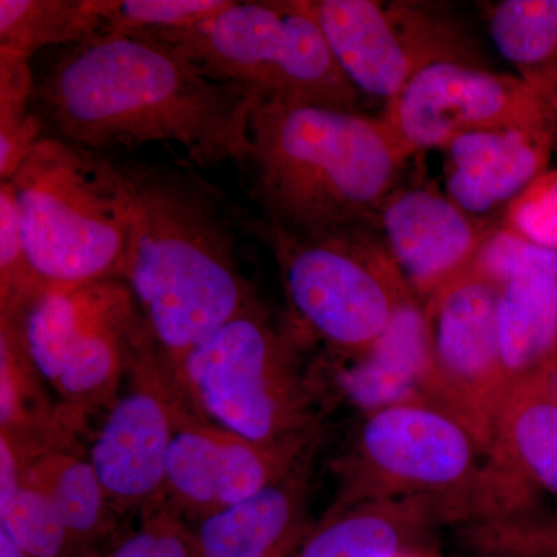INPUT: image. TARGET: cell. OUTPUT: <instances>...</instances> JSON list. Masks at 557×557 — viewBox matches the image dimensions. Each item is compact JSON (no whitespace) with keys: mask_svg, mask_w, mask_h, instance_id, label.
I'll return each mask as SVG.
<instances>
[{"mask_svg":"<svg viewBox=\"0 0 557 557\" xmlns=\"http://www.w3.org/2000/svg\"><path fill=\"white\" fill-rule=\"evenodd\" d=\"M139 33L174 47L209 78L247 87L263 101L358 110L361 94L300 0H231L199 24Z\"/></svg>","mask_w":557,"mask_h":557,"instance_id":"cell-7","label":"cell"},{"mask_svg":"<svg viewBox=\"0 0 557 557\" xmlns=\"http://www.w3.org/2000/svg\"><path fill=\"white\" fill-rule=\"evenodd\" d=\"M469 544L491 555L557 557V520L531 518L468 523Z\"/></svg>","mask_w":557,"mask_h":557,"instance_id":"cell-32","label":"cell"},{"mask_svg":"<svg viewBox=\"0 0 557 557\" xmlns=\"http://www.w3.org/2000/svg\"><path fill=\"white\" fill-rule=\"evenodd\" d=\"M440 522H450L448 508L428 496L332 507L293 557H397Z\"/></svg>","mask_w":557,"mask_h":557,"instance_id":"cell-20","label":"cell"},{"mask_svg":"<svg viewBox=\"0 0 557 557\" xmlns=\"http://www.w3.org/2000/svg\"><path fill=\"white\" fill-rule=\"evenodd\" d=\"M468 271L504 288L516 278L557 273V251L539 247L498 223L483 242Z\"/></svg>","mask_w":557,"mask_h":557,"instance_id":"cell-30","label":"cell"},{"mask_svg":"<svg viewBox=\"0 0 557 557\" xmlns=\"http://www.w3.org/2000/svg\"><path fill=\"white\" fill-rule=\"evenodd\" d=\"M102 35L95 0H0V51L32 60Z\"/></svg>","mask_w":557,"mask_h":557,"instance_id":"cell-25","label":"cell"},{"mask_svg":"<svg viewBox=\"0 0 557 557\" xmlns=\"http://www.w3.org/2000/svg\"><path fill=\"white\" fill-rule=\"evenodd\" d=\"M139 519V525L106 552V557H197L193 525L166 504Z\"/></svg>","mask_w":557,"mask_h":557,"instance_id":"cell-31","label":"cell"},{"mask_svg":"<svg viewBox=\"0 0 557 557\" xmlns=\"http://www.w3.org/2000/svg\"><path fill=\"white\" fill-rule=\"evenodd\" d=\"M486 24L516 76L557 110V0H502L487 7Z\"/></svg>","mask_w":557,"mask_h":557,"instance_id":"cell-24","label":"cell"},{"mask_svg":"<svg viewBox=\"0 0 557 557\" xmlns=\"http://www.w3.org/2000/svg\"><path fill=\"white\" fill-rule=\"evenodd\" d=\"M386 121L412 156L445 148L472 132L555 129L557 110L519 76L445 62L418 73L394 100Z\"/></svg>","mask_w":557,"mask_h":557,"instance_id":"cell-12","label":"cell"},{"mask_svg":"<svg viewBox=\"0 0 557 557\" xmlns=\"http://www.w3.org/2000/svg\"><path fill=\"white\" fill-rule=\"evenodd\" d=\"M336 394L364 413L408 401L443 408L424 306L409 299L383 336L354 364L335 370Z\"/></svg>","mask_w":557,"mask_h":557,"instance_id":"cell-19","label":"cell"},{"mask_svg":"<svg viewBox=\"0 0 557 557\" xmlns=\"http://www.w3.org/2000/svg\"><path fill=\"white\" fill-rule=\"evenodd\" d=\"M0 557H28L13 541L5 531L0 530Z\"/></svg>","mask_w":557,"mask_h":557,"instance_id":"cell-34","label":"cell"},{"mask_svg":"<svg viewBox=\"0 0 557 557\" xmlns=\"http://www.w3.org/2000/svg\"><path fill=\"white\" fill-rule=\"evenodd\" d=\"M359 94L388 102L435 64L480 65L468 32L442 7L409 0H300Z\"/></svg>","mask_w":557,"mask_h":557,"instance_id":"cell-10","label":"cell"},{"mask_svg":"<svg viewBox=\"0 0 557 557\" xmlns=\"http://www.w3.org/2000/svg\"><path fill=\"white\" fill-rule=\"evenodd\" d=\"M79 557H106V553L98 549V552L86 553V555Z\"/></svg>","mask_w":557,"mask_h":557,"instance_id":"cell-36","label":"cell"},{"mask_svg":"<svg viewBox=\"0 0 557 557\" xmlns=\"http://www.w3.org/2000/svg\"><path fill=\"white\" fill-rule=\"evenodd\" d=\"M296 341L258 302L193 348L172 376L203 420L259 445L307 442L318 438V392Z\"/></svg>","mask_w":557,"mask_h":557,"instance_id":"cell-5","label":"cell"},{"mask_svg":"<svg viewBox=\"0 0 557 557\" xmlns=\"http://www.w3.org/2000/svg\"><path fill=\"white\" fill-rule=\"evenodd\" d=\"M412 157L386 121L359 110L262 101L251 119V193L263 222L285 233L375 225Z\"/></svg>","mask_w":557,"mask_h":557,"instance_id":"cell-3","label":"cell"},{"mask_svg":"<svg viewBox=\"0 0 557 557\" xmlns=\"http://www.w3.org/2000/svg\"><path fill=\"white\" fill-rule=\"evenodd\" d=\"M555 129L472 132L443 148L446 194L468 214L491 219L544 172L556 148Z\"/></svg>","mask_w":557,"mask_h":557,"instance_id":"cell-17","label":"cell"},{"mask_svg":"<svg viewBox=\"0 0 557 557\" xmlns=\"http://www.w3.org/2000/svg\"><path fill=\"white\" fill-rule=\"evenodd\" d=\"M493 557H522V556H516V555H493Z\"/></svg>","mask_w":557,"mask_h":557,"instance_id":"cell-38","label":"cell"},{"mask_svg":"<svg viewBox=\"0 0 557 557\" xmlns=\"http://www.w3.org/2000/svg\"><path fill=\"white\" fill-rule=\"evenodd\" d=\"M552 383H553V386H555V388L557 391V372L555 373V376H553Z\"/></svg>","mask_w":557,"mask_h":557,"instance_id":"cell-37","label":"cell"},{"mask_svg":"<svg viewBox=\"0 0 557 557\" xmlns=\"http://www.w3.org/2000/svg\"><path fill=\"white\" fill-rule=\"evenodd\" d=\"M498 295L500 288L467 270L424 302L442 406L472 432L485 456L508 394Z\"/></svg>","mask_w":557,"mask_h":557,"instance_id":"cell-13","label":"cell"},{"mask_svg":"<svg viewBox=\"0 0 557 557\" xmlns=\"http://www.w3.org/2000/svg\"><path fill=\"white\" fill-rule=\"evenodd\" d=\"M35 70L33 112L44 135L104 153L177 143L199 166L251 157L262 98L209 78L174 47L143 33L51 50Z\"/></svg>","mask_w":557,"mask_h":557,"instance_id":"cell-1","label":"cell"},{"mask_svg":"<svg viewBox=\"0 0 557 557\" xmlns=\"http://www.w3.org/2000/svg\"><path fill=\"white\" fill-rule=\"evenodd\" d=\"M25 475L51 498L81 552H98L115 536L121 518L83 450L40 454L28 461Z\"/></svg>","mask_w":557,"mask_h":557,"instance_id":"cell-23","label":"cell"},{"mask_svg":"<svg viewBox=\"0 0 557 557\" xmlns=\"http://www.w3.org/2000/svg\"><path fill=\"white\" fill-rule=\"evenodd\" d=\"M104 35L188 27L226 9L231 0H95Z\"/></svg>","mask_w":557,"mask_h":557,"instance_id":"cell-29","label":"cell"},{"mask_svg":"<svg viewBox=\"0 0 557 557\" xmlns=\"http://www.w3.org/2000/svg\"><path fill=\"white\" fill-rule=\"evenodd\" d=\"M502 226L542 248L557 251V170L534 180L502 212Z\"/></svg>","mask_w":557,"mask_h":557,"instance_id":"cell-33","label":"cell"},{"mask_svg":"<svg viewBox=\"0 0 557 557\" xmlns=\"http://www.w3.org/2000/svg\"><path fill=\"white\" fill-rule=\"evenodd\" d=\"M32 60L0 51V178L9 182L33 146L44 137L33 112Z\"/></svg>","mask_w":557,"mask_h":557,"instance_id":"cell-26","label":"cell"},{"mask_svg":"<svg viewBox=\"0 0 557 557\" xmlns=\"http://www.w3.org/2000/svg\"><path fill=\"white\" fill-rule=\"evenodd\" d=\"M318 438L267 446L180 410L164 482V504L190 525L255 496L317 449Z\"/></svg>","mask_w":557,"mask_h":557,"instance_id":"cell-14","label":"cell"},{"mask_svg":"<svg viewBox=\"0 0 557 557\" xmlns=\"http://www.w3.org/2000/svg\"><path fill=\"white\" fill-rule=\"evenodd\" d=\"M0 530L28 557L86 555L76 547L51 498L27 475L16 496L0 507Z\"/></svg>","mask_w":557,"mask_h":557,"instance_id":"cell-27","label":"cell"},{"mask_svg":"<svg viewBox=\"0 0 557 557\" xmlns=\"http://www.w3.org/2000/svg\"><path fill=\"white\" fill-rule=\"evenodd\" d=\"M486 456L475 497L482 522L528 518L537 493L557 497V391L552 380L509 388Z\"/></svg>","mask_w":557,"mask_h":557,"instance_id":"cell-15","label":"cell"},{"mask_svg":"<svg viewBox=\"0 0 557 557\" xmlns=\"http://www.w3.org/2000/svg\"><path fill=\"white\" fill-rule=\"evenodd\" d=\"M483 453L448 410L408 401L366 413L350 446L335 461L333 507L384 498L428 496L446 505L450 522H468Z\"/></svg>","mask_w":557,"mask_h":557,"instance_id":"cell-9","label":"cell"},{"mask_svg":"<svg viewBox=\"0 0 557 557\" xmlns=\"http://www.w3.org/2000/svg\"><path fill=\"white\" fill-rule=\"evenodd\" d=\"M498 346L508 391L557 372V273L516 278L500 288Z\"/></svg>","mask_w":557,"mask_h":557,"instance_id":"cell-22","label":"cell"},{"mask_svg":"<svg viewBox=\"0 0 557 557\" xmlns=\"http://www.w3.org/2000/svg\"><path fill=\"white\" fill-rule=\"evenodd\" d=\"M24 333L33 364L84 432L115 403L132 361L153 339L121 278L49 289L24 314Z\"/></svg>","mask_w":557,"mask_h":557,"instance_id":"cell-8","label":"cell"},{"mask_svg":"<svg viewBox=\"0 0 557 557\" xmlns=\"http://www.w3.org/2000/svg\"><path fill=\"white\" fill-rule=\"evenodd\" d=\"M7 183L28 259L47 292L123 281L132 220L124 166L44 135Z\"/></svg>","mask_w":557,"mask_h":557,"instance_id":"cell-4","label":"cell"},{"mask_svg":"<svg viewBox=\"0 0 557 557\" xmlns=\"http://www.w3.org/2000/svg\"><path fill=\"white\" fill-rule=\"evenodd\" d=\"M132 196L123 281L171 372L193 348L260 302L242 274L244 214L182 164H127Z\"/></svg>","mask_w":557,"mask_h":557,"instance_id":"cell-2","label":"cell"},{"mask_svg":"<svg viewBox=\"0 0 557 557\" xmlns=\"http://www.w3.org/2000/svg\"><path fill=\"white\" fill-rule=\"evenodd\" d=\"M314 450L258 494L193 525L197 557H293L311 527Z\"/></svg>","mask_w":557,"mask_h":557,"instance_id":"cell-18","label":"cell"},{"mask_svg":"<svg viewBox=\"0 0 557 557\" xmlns=\"http://www.w3.org/2000/svg\"><path fill=\"white\" fill-rule=\"evenodd\" d=\"M185 406L156 341L132 361L95 434L89 460L121 519L164 504L168 456Z\"/></svg>","mask_w":557,"mask_h":557,"instance_id":"cell-11","label":"cell"},{"mask_svg":"<svg viewBox=\"0 0 557 557\" xmlns=\"http://www.w3.org/2000/svg\"><path fill=\"white\" fill-rule=\"evenodd\" d=\"M397 557H432L426 555V553L421 552L420 548L408 549V552L401 553Z\"/></svg>","mask_w":557,"mask_h":557,"instance_id":"cell-35","label":"cell"},{"mask_svg":"<svg viewBox=\"0 0 557 557\" xmlns=\"http://www.w3.org/2000/svg\"><path fill=\"white\" fill-rule=\"evenodd\" d=\"M46 292L28 259L13 190L0 182V317H24Z\"/></svg>","mask_w":557,"mask_h":557,"instance_id":"cell-28","label":"cell"},{"mask_svg":"<svg viewBox=\"0 0 557 557\" xmlns=\"http://www.w3.org/2000/svg\"><path fill=\"white\" fill-rule=\"evenodd\" d=\"M498 223L468 214L431 186H395L373 226L413 295L426 302L471 267Z\"/></svg>","mask_w":557,"mask_h":557,"instance_id":"cell-16","label":"cell"},{"mask_svg":"<svg viewBox=\"0 0 557 557\" xmlns=\"http://www.w3.org/2000/svg\"><path fill=\"white\" fill-rule=\"evenodd\" d=\"M47 391L28 351L24 317H0V435L28 461L49 450H81L83 429Z\"/></svg>","mask_w":557,"mask_h":557,"instance_id":"cell-21","label":"cell"},{"mask_svg":"<svg viewBox=\"0 0 557 557\" xmlns=\"http://www.w3.org/2000/svg\"><path fill=\"white\" fill-rule=\"evenodd\" d=\"M244 222L276 258L300 332L343 359L368 354L417 298L373 226L292 234L249 215Z\"/></svg>","mask_w":557,"mask_h":557,"instance_id":"cell-6","label":"cell"}]
</instances>
